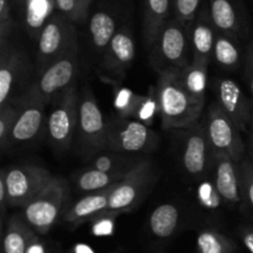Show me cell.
<instances>
[{
    "mask_svg": "<svg viewBox=\"0 0 253 253\" xmlns=\"http://www.w3.org/2000/svg\"><path fill=\"white\" fill-rule=\"evenodd\" d=\"M180 69H166L158 74L156 98L165 130H187L198 124L204 106L195 103L183 88Z\"/></svg>",
    "mask_w": 253,
    "mask_h": 253,
    "instance_id": "obj_1",
    "label": "cell"
},
{
    "mask_svg": "<svg viewBox=\"0 0 253 253\" xmlns=\"http://www.w3.org/2000/svg\"><path fill=\"white\" fill-rule=\"evenodd\" d=\"M68 185L62 178L54 179L22 208L20 216L30 225L37 235H46L63 216L68 203Z\"/></svg>",
    "mask_w": 253,
    "mask_h": 253,
    "instance_id": "obj_2",
    "label": "cell"
},
{
    "mask_svg": "<svg viewBox=\"0 0 253 253\" xmlns=\"http://www.w3.org/2000/svg\"><path fill=\"white\" fill-rule=\"evenodd\" d=\"M108 124L90 86H84L79 93L78 124L74 140L82 156L90 160L105 150Z\"/></svg>",
    "mask_w": 253,
    "mask_h": 253,
    "instance_id": "obj_3",
    "label": "cell"
},
{
    "mask_svg": "<svg viewBox=\"0 0 253 253\" xmlns=\"http://www.w3.org/2000/svg\"><path fill=\"white\" fill-rule=\"evenodd\" d=\"M190 51V27L177 19H170L150 49L151 66L158 74L170 68L184 69L192 62Z\"/></svg>",
    "mask_w": 253,
    "mask_h": 253,
    "instance_id": "obj_4",
    "label": "cell"
},
{
    "mask_svg": "<svg viewBox=\"0 0 253 253\" xmlns=\"http://www.w3.org/2000/svg\"><path fill=\"white\" fill-rule=\"evenodd\" d=\"M160 143L157 133L141 121L116 118L109 121L105 150L125 155H142L152 152Z\"/></svg>",
    "mask_w": 253,
    "mask_h": 253,
    "instance_id": "obj_5",
    "label": "cell"
},
{
    "mask_svg": "<svg viewBox=\"0 0 253 253\" xmlns=\"http://www.w3.org/2000/svg\"><path fill=\"white\" fill-rule=\"evenodd\" d=\"M78 99L76 84L62 93L53 101V108L47 118V136L57 152L68 151L76 140L78 124Z\"/></svg>",
    "mask_w": 253,
    "mask_h": 253,
    "instance_id": "obj_6",
    "label": "cell"
},
{
    "mask_svg": "<svg viewBox=\"0 0 253 253\" xmlns=\"http://www.w3.org/2000/svg\"><path fill=\"white\" fill-rule=\"evenodd\" d=\"M79 69L78 41L59 58L46 67L31 85L46 105L52 104L62 93L74 85Z\"/></svg>",
    "mask_w": 253,
    "mask_h": 253,
    "instance_id": "obj_7",
    "label": "cell"
},
{
    "mask_svg": "<svg viewBox=\"0 0 253 253\" xmlns=\"http://www.w3.org/2000/svg\"><path fill=\"white\" fill-rule=\"evenodd\" d=\"M4 173L10 207L21 209L54 179L46 168L35 165L10 166Z\"/></svg>",
    "mask_w": 253,
    "mask_h": 253,
    "instance_id": "obj_8",
    "label": "cell"
},
{
    "mask_svg": "<svg viewBox=\"0 0 253 253\" xmlns=\"http://www.w3.org/2000/svg\"><path fill=\"white\" fill-rule=\"evenodd\" d=\"M156 182L155 169L148 160H143L123 180L114 187L109 199V211L121 214L135 209L152 189Z\"/></svg>",
    "mask_w": 253,
    "mask_h": 253,
    "instance_id": "obj_9",
    "label": "cell"
},
{
    "mask_svg": "<svg viewBox=\"0 0 253 253\" xmlns=\"http://www.w3.org/2000/svg\"><path fill=\"white\" fill-rule=\"evenodd\" d=\"M78 41L71 20L63 15H53L40 32L37 46V73L66 53Z\"/></svg>",
    "mask_w": 253,
    "mask_h": 253,
    "instance_id": "obj_10",
    "label": "cell"
},
{
    "mask_svg": "<svg viewBox=\"0 0 253 253\" xmlns=\"http://www.w3.org/2000/svg\"><path fill=\"white\" fill-rule=\"evenodd\" d=\"M204 126L212 155H227L239 163L244 161L245 145L240 130L219 105H212L209 109Z\"/></svg>",
    "mask_w": 253,
    "mask_h": 253,
    "instance_id": "obj_11",
    "label": "cell"
},
{
    "mask_svg": "<svg viewBox=\"0 0 253 253\" xmlns=\"http://www.w3.org/2000/svg\"><path fill=\"white\" fill-rule=\"evenodd\" d=\"M183 131V168L193 177H203L212 163V150L204 124H195Z\"/></svg>",
    "mask_w": 253,
    "mask_h": 253,
    "instance_id": "obj_12",
    "label": "cell"
},
{
    "mask_svg": "<svg viewBox=\"0 0 253 253\" xmlns=\"http://www.w3.org/2000/svg\"><path fill=\"white\" fill-rule=\"evenodd\" d=\"M44 108V101L30 86L22 95V103L19 106V115L11 132V145L29 143L40 135L47 124Z\"/></svg>",
    "mask_w": 253,
    "mask_h": 253,
    "instance_id": "obj_13",
    "label": "cell"
},
{
    "mask_svg": "<svg viewBox=\"0 0 253 253\" xmlns=\"http://www.w3.org/2000/svg\"><path fill=\"white\" fill-rule=\"evenodd\" d=\"M29 73L26 54L11 44L0 49V106L10 103L12 94L24 84Z\"/></svg>",
    "mask_w": 253,
    "mask_h": 253,
    "instance_id": "obj_14",
    "label": "cell"
},
{
    "mask_svg": "<svg viewBox=\"0 0 253 253\" xmlns=\"http://www.w3.org/2000/svg\"><path fill=\"white\" fill-rule=\"evenodd\" d=\"M216 90L217 105L240 131L245 130L252 120V104L241 86L232 79L222 78L217 81Z\"/></svg>",
    "mask_w": 253,
    "mask_h": 253,
    "instance_id": "obj_15",
    "label": "cell"
},
{
    "mask_svg": "<svg viewBox=\"0 0 253 253\" xmlns=\"http://www.w3.org/2000/svg\"><path fill=\"white\" fill-rule=\"evenodd\" d=\"M136 48L130 30H118L103 54V69L111 78L123 79L135 59Z\"/></svg>",
    "mask_w": 253,
    "mask_h": 253,
    "instance_id": "obj_16",
    "label": "cell"
},
{
    "mask_svg": "<svg viewBox=\"0 0 253 253\" xmlns=\"http://www.w3.org/2000/svg\"><path fill=\"white\" fill-rule=\"evenodd\" d=\"M209 14L216 31L239 39L247 32V15L242 0H209Z\"/></svg>",
    "mask_w": 253,
    "mask_h": 253,
    "instance_id": "obj_17",
    "label": "cell"
},
{
    "mask_svg": "<svg viewBox=\"0 0 253 253\" xmlns=\"http://www.w3.org/2000/svg\"><path fill=\"white\" fill-rule=\"evenodd\" d=\"M211 167H214V185L221 200L227 204H239L242 199L240 163L227 155H212Z\"/></svg>",
    "mask_w": 253,
    "mask_h": 253,
    "instance_id": "obj_18",
    "label": "cell"
},
{
    "mask_svg": "<svg viewBox=\"0 0 253 253\" xmlns=\"http://www.w3.org/2000/svg\"><path fill=\"white\" fill-rule=\"evenodd\" d=\"M194 22L190 26V41H192V61L200 62L209 66L214 58V46L216 34L209 11L202 10L198 12Z\"/></svg>",
    "mask_w": 253,
    "mask_h": 253,
    "instance_id": "obj_19",
    "label": "cell"
},
{
    "mask_svg": "<svg viewBox=\"0 0 253 253\" xmlns=\"http://www.w3.org/2000/svg\"><path fill=\"white\" fill-rule=\"evenodd\" d=\"M115 185L105 190L85 194L81 199L77 200L76 203L69 205L64 215L62 216L64 221L67 224L73 225V226H78L84 222L91 221L99 214L106 211L109 209L110 194Z\"/></svg>",
    "mask_w": 253,
    "mask_h": 253,
    "instance_id": "obj_20",
    "label": "cell"
},
{
    "mask_svg": "<svg viewBox=\"0 0 253 253\" xmlns=\"http://www.w3.org/2000/svg\"><path fill=\"white\" fill-rule=\"evenodd\" d=\"M172 0H145L143 10V42L150 51L157 41L165 25L169 21Z\"/></svg>",
    "mask_w": 253,
    "mask_h": 253,
    "instance_id": "obj_21",
    "label": "cell"
},
{
    "mask_svg": "<svg viewBox=\"0 0 253 253\" xmlns=\"http://www.w3.org/2000/svg\"><path fill=\"white\" fill-rule=\"evenodd\" d=\"M36 232L20 215H14L9 219L2 231V252L26 253Z\"/></svg>",
    "mask_w": 253,
    "mask_h": 253,
    "instance_id": "obj_22",
    "label": "cell"
},
{
    "mask_svg": "<svg viewBox=\"0 0 253 253\" xmlns=\"http://www.w3.org/2000/svg\"><path fill=\"white\" fill-rule=\"evenodd\" d=\"M143 160L145 158L140 157V156L106 151L105 153H98L93 158H90L88 167L103 170V172L110 173V174L127 175Z\"/></svg>",
    "mask_w": 253,
    "mask_h": 253,
    "instance_id": "obj_23",
    "label": "cell"
},
{
    "mask_svg": "<svg viewBox=\"0 0 253 253\" xmlns=\"http://www.w3.org/2000/svg\"><path fill=\"white\" fill-rule=\"evenodd\" d=\"M180 82L190 98L199 105H205V90L208 83V64L190 62L189 66L179 72Z\"/></svg>",
    "mask_w": 253,
    "mask_h": 253,
    "instance_id": "obj_24",
    "label": "cell"
},
{
    "mask_svg": "<svg viewBox=\"0 0 253 253\" xmlns=\"http://www.w3.org/2000/svg\"><path fill=\"white\" fill-rule=\"evenodd\" d=\"M179 209L173 204H161L148 219L151 234L157 239H169L177 231L179 224Z\"/></svg>",
    "mask_w": 253,
    "mask_h": 253,
    "instance_id": "obj_25",
    "label": "cell"
},
{
    "mask_svg": "<svg viewBox=\"0 0 253 253\" xmlns=\"http://www.w3.org/2000/svg\"><path fill=\"white\" fill-rule=\"evenodd\" d=\"M125 177L126 175L110 174V173H105L103 170H98L88 167L77 173L74 175L73 180L77 189L85 193V194H89V193H95L108 189V188L118 184Z\"/></svg>",
    "mask_w": 253,
    "mask_h": 253,
    "instance_id": "obj_26",
    "label": "cell"
},
{
    "mask_svg": "<svg viewBox=\"0 0 253 253\" xmlns=\"http://www.w3.org/2000/svg\"><path fill=\"white\" fill-rule=\"evenodd\" d=\"M89 31L91 35V43L95 51L104 54L118 30H116L115 20L109 12L96 11L90 17Z\"/></svg>",
    "mask_w": 253,
    "mask_h": 253,
    "instance_id": "obj_27",
    "label": "cell"
},
{
    "mask_svg": "<svg viewBox=\"0 0 253 253\" xmlns=\"http://www.w3.org/2000/svg\"><path fill=\"white\" fill-rule=\"evenodd\" d=\"M236 242L219 230L204 229L197 236V253H236Z\"/></svg>",
    "mask_w": 253,
    "mask_h": 253,
    "instance_id": "obj_28",
    "label": "cell"
},
{
    "mask_svg": "<svg viewBox=\"0 0 253 253\" xmlns=\"http://www.w3.org/2000/svg\"><path fill=\"white\" fill-rule=\"evenodd\" d=\"M214 59L224 69L237 68L241 62V51L237 44L236 39L225 35L222 32L216 34L214 46Z\"/></svg>",
    "mask_w": 253,
    "mask_h": 253,
    "instance_id": "obj_29",
    "label": "cell"
},
{
    "mask_svg": "<svg viewBox=\"0 0 253 253\" xmlns=\"http://www.w3.org/2000/svg\"><path fill=\"white\" fill-rule=\"evenodd\" d=\"M19 115V108L11 104L0 106V146L6 150L11 145V132Z\"/></svg>",
    "mask_w": 253,
    "mask_h": 253,
    "instance_id": "obj_30",
    "label": "cell"
},
{
    "mask_svg": "<svg viewBox=\"0 0 253 253\" xmlns=\"http://www.w3.org/2000/svg\"><path fill=\"white\" fill-rule=\"evenodd\" d=\"M203 0H174L173 12L174 19L182 22L185 26H192L197 17Z\"/></svg>",
    "mask_w": 253,
    "mask_h": 253,
    "instance_id": "obj_31",
    "label": "cell"
},
{
    "mask_svg": "<svg viewBox=\"0 0 253 253\" xmlns=\"http://www.w3.org/2000/svg\"><path fill=\"white\" fill-rule=\"evenodd\" d=\"M141 95L132 93L128 89L119 86L115 89V108L119 113V118L131 119L132 111L137 105Z\"/></svg>",
    "mask_w": 253,
    "mask_h": 253,
    "instance_id": "obj_32",
    "label": "cell"
},
{
    "mask_svg": "<svg viewBox=\"0 0 253 253\" xmlns=\"http://www.w3.org/2000/svg\"><path fill=\"white\" fill-rule=\"evenodd\" d=\"M14 29V21L10 11V4L7 0H0V49L10 43L9 39Z\"/></svg>",
    "mask_w": 253,
    "mask_h": 253,
    "instance_id": "obj_33",
    "label": "cell"
},
{
    "mask_svg": "<svg viewBox=\"0 0 253 253\" xmlns=\"http://www.w3.org/2000/svg\"><path fill=\"white\" fill-rule=\"evenodd\" d=\"M240 179H241L242 197L246 198L253 209V165L250 161L240 162Z\"/></svg>",
    "mask_w": 253,
    "mask_h": 253,
    "instance_id": "obj_34",
    "label": "cell"
},
{
    "mask_svg": "<svg viewBox=\"0 0 253 253\" xmlns=\"http://www.w3.org/2000/svg\"><path fill=\"white\" fill-rule=\"evenodd\" d=\"M121 212L119 211H103L98 216L91 220L93 222V232L96 236H103V235H110L114 229V221L118 215Z\"/></svg>",
    "mask_w": 253,
    "mask_h": 253,
    "instance_id": "obj_35",
    "label": "cell"
},
{
    "mask_svg": "<svg viewBox=\"0 0 253 253\" xmlns=\"http://www.w3.org/2000/svg\"><path fill=\"white\" fill-rule=\"evenodd\" d=\"M198 198L203 205L210 208V209L217 208L221 202V198H220L214 183L210 182H204L200 184L199 189H198Z\"/></svg>",
    "mask_w": 253,
    "mask_h": 253,
    "instance_id": "obj_36",
    "label": "cell"
},
{
    "mask_svg": "<svg viewBox=\"0 0 253 253\" xmlns=\"http://www.w3.org/2000/svg\"><path fill=\"white\" fill-rule=\"evenodd\" d=\"M54 2H56L57 9L67 19L71 20V21L79 20L78 1L77 0H54Z\"/></svg>",
    "mask_w": 253,
    "mask_h": 253,
    "instance_id": "obj_37",
    "label": "cell"
},
{
    "mask_svg": "<svg viewBox=\"0 0 253 253\" xmlns=\"http://www.w3.org/2000/svg\"><path fill=\"white\" fill-rule=\"evenodd\" d=\"M9 207V194H7L6 182H5V173L2 169L0 173V210H1L0 217H1L2 230L5 229V217H6V210Z\"/></svg>",
    "mask_w": 253,
    "mask_h": 253,
    "instance_id": "obj_38",
    "label": "cell"
},
{
    "mask_svg": "<svg viewBox=\"0 0 253 253\" xmlns=\"http://www.w3.org/2000/svg\"><path fill=\"white\" fill-rule=\"evenodd\" d=\"M245 73H246L250 90L253 95V42L249 44L246 56H245Z\"/></svg>",
    "mask_w": 253,
    "mask_h": 253,
    "instance_id": "obj_39",
    "label": "cell"
},
{
    "mask_svg": "<svg viewBox=\"0 0 253 253\" xmlns=\"http://www.w3.org/2000/svg\"><path fill=\"white\" fill-rule=\"evenodd\" d=\"M240 239L250 252L253 253V226H244L240 229Z\"/></svg>",
    "mask_w": 253,
    "mask_h": 253,
    "instance_id": "obj_40",
    "label": "cell"
},
{
    "mask_svg": "<svg viewBox=\"0 0 253 253\" xmlns=\"http://www.w3.org/2000/svg\"><path fill=\"white\" fill-rule=\"evenodd\" d=\"M26 253H48L44 242L40 239V235H37V236L32 240Z\"/></svg>",
    "mask_w": 253,
    "mask_h": 253,
    "instance_id": "obj_41",
    "label": "cell"
},
{
    "mask_svg": "<svg viewBox=\"0 0 253 253\" xmlns=\"http://www.w3.org/2000/svg\"><path fill=\"white\" fill-rule=\"evenodd\" d=\"M78 1V10H79V20H83L86 16L90 0H77Z\"/></svg>",
    "mask_w": 253,
    "mask_h": 253,
    "instance_id": "obj_42",
    "label": "cell"
},
{
    "mask_svg": "<svg viewBox=\"0 0 253 253\" xmlns=\"http://www.w3.org/2000/svg\"><path fill=\"white\" fill-rule=\"evenodd\" d=\"M172 2H173V4H174V0H172Z\"/></svg>",
    "mask_w": 253,
    "mask_h": 253,
    "instance_id": "obj_43",
    "label": "cell"
}]
</instances>
